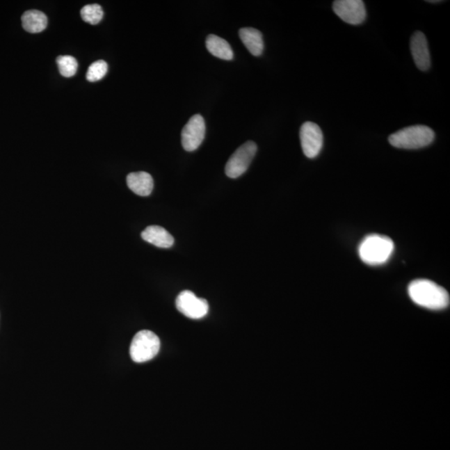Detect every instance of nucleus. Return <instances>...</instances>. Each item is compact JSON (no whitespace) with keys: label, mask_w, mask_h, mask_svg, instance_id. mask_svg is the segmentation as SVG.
Masks as SVG:
<instances>
[{"label":"nucleus","mask_w":450,"mask_h":450,"mask_svg":"<svg viewBox=\"0 0 450 450\" xmlns=\"http://www.w3.org/2000/svg\"><path fill=\"white\" fill-rule=\"evenodd\" d=\"M127 184L130 191L136 195L146 197L153 191L154 179L152 176L146 172H134L127 176Z\"/></svg>","instance_id":"obj_12"},{"label":"nucleus","mask_w":450,"mask_h":450,"mask_svg":"<svg viewBox=\"0 0 450 450\" xmlns=\"http://www.w3.org/2000/svg\"><path fill=\"white\" fill-rule=\"evenodd\" d=\"M141 236L144 241L151 243V245L163 248V249L173 246L175 243L174 237L163 227L158 225L147 227L143 231Z\"/></svg>","instance_id":"obj_11"},{"label":"nucleus","mask_w":450,"mask_h":450,"mask_svg":"<svg viewBox=\"0 0 450 450\" xmlns=\"http://www.w3.org/2000/svg\"><path fill=\"white\" fill-rule=\"evenodd\" d=\"M336 15L344 22L358 25L366 19V8L362 0H337L333 3Z\"/></svg>","instance_id":"obj_9"},{"label":"nucleus","mask_w":450,"mask_h":450,"mask_svg":"<svg viewBox=\"0 0 450 450\" xmlns=\"http://www.w3.org/2000/svg\"><path fill=\"white\" fill-rule=\"evenodd\" d=\"M81 17L83 21L90 24H97L102 20L104 10L99 4H88L81 10Z\"/></svg>","instance_id":"obj_17"},{"label":"nucleus","mask_w":450,"mask_h":450,"mask_svg":"<svg viewBox=\"0 0 450 450\" xmlns=\"http://www.w3.org/2000/svg\"><path fill=\"white\" fill-rule=\"evenodd\" d=\"M107 71L108 65L106 62L99 61L93 63L87 71V81L90 82L99 81L105 77V74H107Z\"/></svg>","instance_id":"obj_18"},{"label":"nucleus","mask_w":450,"mask_h":450,"mask_svg":"<svg viewBox=\"0 0 450 450\" xmlns=\"http://www.w3.org/2000/svg\"><path fill=\"white\" fill-rule=\"evenodd\" d=\"M239 37L251 54L262 56L264 49L262 32L254 28H243L239 32Z\"/></svg>","instance_id":"obj_13"},{"label":"nucleus","mask_w":450,"mask_h":450,"mask_svg":"<svg viewBox=\"0 0 450 450\" xmlns=\"http://www.w3.org/2000/svg\"><path fill=\"white\" fill-rule=\"evenodd\" d=\"M428 2H430V3H439L440 1H428Z\"/></svg>","instance_id":"obj_19"},{"label":"nucleus","mask_w":450,"mask_h":450,"mask_svg":"<svg viewBox=\"0 0 450 450\" xmlns=\"http://www.w3.org/2000/svg\"><path fill=\"white\" fill-rule=\"evenodd\" d=\"M205 133L206 126L204 118L200 115L192 116L185 124L181 134L183 148L188 152L196 150L203 143Z\"/></svg>","instance_id":"obj_8"},{"label":"nucleus","mask_w":450,"mask_h":450,"mask_svg":"<svg viewBox=\"0 0 450 450\" xmlns=\"http://www.w3.org/2000/svg\"><path fill=\"white\" fill-rule=\"evenodd\" d=\"M413 302L423 308L440 310L449 305V294L443 287L428 280H416L408 288Z\"/></svg>","instance_id":"obj_1"},{"label":"nucleus","mask_w":450,"mask_h":450,"mask_svg":"<svg viewBox=\"0 0 450 450\" xmlns=\"http://www.w3.org/2000/svg\"><path fill=\"white\" fill-rule=\"evenodd\" d=\"M161 350V340L154 332L141 330L134 335L130 344L129 353L133 361L136 363L153 360Z\"/></svg>","instance_id":"obj_4"},{"label":"nucleus","mask_w":450,"mask_h":450,"mask_svg":"<svg viewBox=\"0 0 450 450\" xmlns=\"http://www.w3.org/2000/svg\"><path fill=\"white\" fill-rule=\"evenodd\" d=\"M435 140L434 130L426 125L410 126L391 134L389 144L395 148L418 150L424 148Z\"/></svg>","instance_id":"obj_3"},{"label":"nucleus","mask_w":450,"mask_h":450,"mask_svg":"<svg viewBox=\"0 0 450 450\" xmlns=\"http://www.w3.org/2000/svg\"><path fill=\"white\" fill-rule=\"evenodd\" d=\"M47 24V16L40 10H28L22 16L23 28L29 33H36L44 31Z\"/></svg>","instance_id":"obj_15"},{"label":"nucleus","mask_w":450,"mask_h":450,"mask_svg":"<svg viewBox=\"0 0 450 450\" xmlns=\"http://www.w3.org/2000/svg\"><path fill=\"white\" fill-rule=\"evenodd\" d=\"M257 150V145L253 141H248L239 147L226 163V175L231 179L241 177L250 167Z\"/></svg>","instance_id":"obj_5"},{"label":"nucleus","mask_w":450,"mask_h":450,"mask_svg":"<svg viewBox=\"0 0 450 450\" xmlns=\"http://www.w3.org/2000/svg\"><path fill=\"white\" fill-rule=\"evenodd\" d=\"M56 62L62 77L70 78L77 73L78 62L74 57L70 56H58Z\"/></svg>","instance_id":"obj_16"},{"label":"nucleus","mask_w":450,"mask_h":450,"mask_svg":"<svg viewBox=\"0 0 450 450\" xmlns=\"http://www.w3.org/2000/svg\"><path fill=\"white\" fill-rule=\"evenodd\" d=\"M206 47L210 54L221 60L232 61L234 58V52L230 45L220 37L209 35L206 39Z\"/></svg>","instance_id":"obj_14"},{"label":"nucleus","mask_w":450,"mask_h":450,"mask_svg":"<svg viewBox=\"0 0 450 450\" xmlns=\"http://www.w3.org/2000/svg\"><path fill=\"white\" fill-rule=\"evenodd\" d=\"M176 308L184 316L192 319L204 318L209 312L207 300L198 298L189 290H184L179 294L176 298Z\"/></svg>","instance_id":"obj_7"},{"label":"nucleus","mask_w":450,"mask_h":450,"mask_svg":"<svg viewBox=\"0 0 450 450\" xmlns=\"http://www.w3.org/2000/svg\"><path fill=\"white\" fill-rule=\"evenodd\" d=\"M410 49L418 69L422 71L430 70L431 65L430 50H428L426 37L422 32H415L411 37Z\"/></svg>","instance_id":"obj_10"},{"label":"nucleus","mask_w":450,"mask_h":450,"mask_svg":"<svg viewBox=\"0 0 450 450\" xmlns=\"http://www.w3.org/2000/svg\"><path fill=\"white\" fill-rule=\"evenodd\" d=\"M300 137L303 152L309 159H314L321 152L323 136L319 126L313 122H305L300 128Z\"/></svg>","instance_id":"obj_6"},{"label":"nucleus","mask_w":450,"mask_h":450,"mask_svg":"<svg viewBox=\"0 0 450 450\" xmlns=\"http://www.w3.org/2000/svg\"><path fill=\"white\" fill-rule=\"evenodd\" d=\"M394 243L389 237L380 234H371L360 243L359 255L362 262L369 266H381L392 256Z\"/></svg>","instance_id":"obj_2"}]
</instances>
